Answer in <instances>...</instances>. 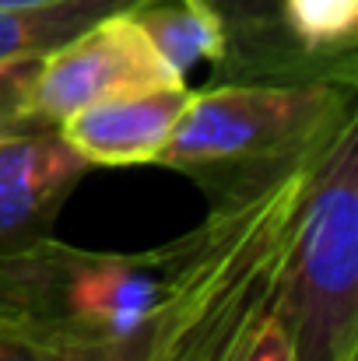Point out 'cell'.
<instances>
[{
	"mask_svg": "<svg viewBox=\"0 0 358 361\" xmlns=\"http://www.w3.org/2000/svg\"><path fill=\"white\" fill-rule=\"evenodd\" d=\"M92 172L56 126L0 140V256L53 235L64 204Z\"/></svg>",
	"mask_w": 358,
	"mask_h": 361,
	"instance_id": "5",
	"label": "cell"
},
{
	"mask_svg": "<svg viewBox=\"0 0 358 361\" xmlns=\"http://www.w3.org/2000/svg\"><path fill=\"white\" fill-rule=\"evenodd\" d=\"M186 99L190 85L109 95L64 116L56 123V133L92 169L158 165V154L165 151Z\"/></svg>",
	"mask_w": 358,
	"mask_h": 361,
	"instance_id": "6",
	"label": "cell"
},
{
	"mask_svg": "<svg viewBox=\"0 0 358 361\" xmlns=\"http://www.w3.org/2000/svg\"><path fill=\"white\" fill-rule=\"evenodd\" d=\"M46 56V53H42ZM42 56L0 60V140L18 137L25 130H39L32 120V81Z\"/></svg>",
	"mask_w": 358,
	"mask_h": 361,
	"instance_id": "11",
	"label": "cell"
},
{
	"mask_svg": "<svg viewBox=\"0 0 358 361\" xmlns=\"http://www.w3.org/2000/svg\"><path fill=\"white\" fill-rule=\"evenodd\" d=\"M225 361H295L292 351V334L281 312V295L260 309V316L249 323V330L239 337V344L225 355Z\"/></svg>",
	"mask_w": 358,
	"mask_h": 361,
	"instance_id": "12",
	"label": "cell"
},
{
	"mask_svg": "<svg viewBox=\"0 0 358 361\" xmlns=\"http://www.w3.org/2000/svg\"><path fill=\"white\" fill-rule=\"evenodd\" d=\"M285 32L323 81L355 85L358 0H281Z\"/></svg>",
	"mask_w": 358,
	"mask_h": 361,
	"instance_id": "9",
	"label": "cell"
},
{
	"mask_svg": "<svg viewBox=\"0 0 358 361\" xmlns=\"http://www.w3.org/2000/svg\"><path fill=\"white\" fill-rule=\"evenodd\" d=\"M130 14L183 81L201 67L218 74L225 60V28L208 0H133Z\"/></svg>",
	"mask_w": 358,
	"mask_h": 361,
	"instance_id": "8",
	"label": "cell"
},
{
	"mask_svg": "<svg viewBox=\"0 0 358 361\" xmlns=\"http://www.w3.org/2000/svg\"><path fill=\"white\" fill-rule=\"evenodd\" d=\"M186 252L190 232L148 252H99L46 235L0 256V323L49 355L126 341L162 312Z\"/></svg>",
	"mask_w": 358,
	"mask_h": 361,
	"instance_id": "2",
	"label": "cell"
},
{
	"mask_svg": "<svg viewBox=\"0 0 358 361\" xmlns=\"http://www.w3.org/2000/svg\"><path fill=\"white\" fill-rule=\"evenodd\" d=\"M172 85L186 81L158 56L130 7H123L92 21L39 60L28 102L35 126H56L88 102Z\"/></svg>",
	"mask_w": 358,
	"mask_h": 361,
	"instance_id": "4",
	"label": "cell"
},
{
	"mask_svg": "<svg viewBox=\"0 0 358 361\" xmlns=\"http://www.w3.org/2000/svg\"><path fill=\"white\" fill-rule=\"evenodd\" d=\"M352 361H358V358H352Z\"/></svg>",
	"mask_w": 358,
	"mask_h": 361,
	"instance_id": "16",
	"label": "cell"
},
{
	"mask_svg": "<svg viewBox=\"0 0 358 361\" xmlns=\"http://www.w3.org/2000/svg\"><path fill=\"white\" fill-rule=\"evenodd\" d=\"M278 295L295 361L358 358V120L302 179Z\"/></svg>",
	"mask_w": 358,
	"mask_h": 361,
	"instance_id": "3",
	"label": "cell"
},
{
	"mask_svg": "<svg viewBox=\"0 0 358 361\" xmlns=\"http://www.w3.org/2000/svg\"><path fill=\"white\" fill-rule=\"evenodd\" d=\"M352 120L348 81H215L190 88L158 165L197 179L208 204H222L306 169Z\"/></svg>",
	"mask_w": 358,
	"mask_h": 361,
	"instance_id": "1",
	"label": "cell"
},
{
	"mask_svg": "<svg viewBox=\"0 0 358 361\" xmlns=\"http://www.w3.org/2000/svg\"><path fill=\"white\" fill-rule=\"evenodd\" d=\"M0 361H53V355L39 348L32 337H25L21 330L0 323Z\"/></svg>",
	"mask_w": 358,
	"mask_h": 361,
	"instance_id": "14",
	"label": "cell"
},
{
	"mask_svg": "<svg viewBox=\"0 0 358 361\" xmlns=\"http://www.w3.org/2000/svg\"><path fill=\"white\" fill-rule=\"evenodd\" d=\"M133 0H60L46 7L0 11V60L42 56L88 28L92 21L130 7Z\"/></svg>",
	"mask_w": 358,
	"mask_h": 361,
	"instance_id": "10",
	"label": "cell"
},
{
	"mask_svg": "<svg viewBox=\"0 0 358 361\" xmlns=\"http://www.w3.org/2000/svg\"><path fill=\"white\" fill-rule=\"evenodd\" d=\"M225 28L218 81H323L285 32L281 0H208Z\"/></svg>",
	"mask_w": 358,
	"mask_h": 361,
	"instance_id": "7",
	"label": "cell"
},
{
	"mask_svg": "<svg viewBox=\"0 0 358 361\" xmlns=\"http://www.w3.org/2000/svg\"><path fill=\"white\" fill-rule=\"evenodd\" d=\"M53 361H162V355H158V316L126 341L71 348V351L53 355Z\"/></svg>",
	"mask_w": 358,
	"mask_h": 361,
	"instance_id": "13",
	"label": "cell"
},
{
	"mask_svg": "<svg viewBox=\"0 0 358 361\" xmlns=\"http://www.w3.org/2000/svg\"><path fill=\"white\" fill-rule=\"evenodd\" d=\"M46 4H60V0H0V11H18V7H46Z\"/></svg>",
	"mask_w": 358,
	"mask_h": 361,
	"instance_id": "15",
	"label": "cell"
}]
</instances>
